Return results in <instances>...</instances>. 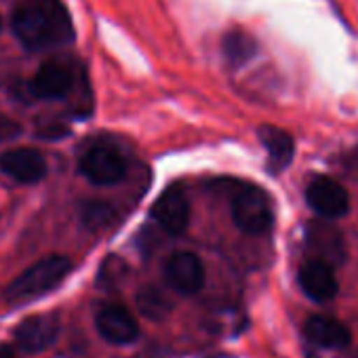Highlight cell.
Instances as JSON below:
<instances>
[{
  "instance_id": "ba28073f",
  "label": "cell",
  "mask_w": 358,
  "mask_h": 358,
  "mask_svg": "<svg viewBox=\"0 0 358 358\" xmlns=\"http://www.w3.org/2000/svg\"><path fill=\"white\" fill-rule=\"evenodd\" d=\"M0 171L20 184H38L47 175V160L38 150L15 148L0 156Z\"/></svg>"
},
{
  "instance_id": "ffe728a7",
  "label": "cell",
  "mask_w": 358,
  "mask_h": 358,
  "mask_svg": "<svg viewBox=\"0 0 358 358\" xmlns=\"http://www.w3.org/2000/svg\"><path fill=\"white\" fill-rule=\"evenodd\" d=\"M0 28H3V20H0Z\"/></svg>"
},
{
  "instance_id": "3957f363",
  "label": "cell",
  "mask_w": 358,
  "mask_h": 358,
  "mask_svg": "<svg viewBox=\"0 0 358 358\" xmlns=\"http://www.w3.org/2000/svg\"><path fill=\"white\" fill-rule=\"evenodd\" d=\"M230 211L236 228L249 236H259L270 232L274 224L272 201L257 186H241L234 190L230 201Z\"/></svg>"
},
{
  "instance_id": "6da1fadb",
  "label": "cell",
  "mask_w": 358,
  "mask_h": 358,
  "mask_svg": "<svg viewBox=\"0 0 358 358\" xmlns=\"http://www.w3.org/2000/svg\"><path fill=\"white\" fill-rule=\"evenodd\" d=\"M13 32L30 51H45L74 41L72 17L62 0H24L17 5Z\"/></svg>"
},
{
  "instance_id": "5b68a950",
  "label": "cell",
  "mask_w": 358,
  "mask_h": 358,
  "mask_svg": "<svg viewBox=\"0 0 358 358\" xmlns=\"http://www.w3.org/2000/svg\"><path fill=\"white\" fill-rule=\"evenodd\" d=\"M164 278L173 291L182 295H194L205 285L203 262L190 251H177L164 264Z\"/></svg>"
},
{
  "instance_id": "4fadbf2b",
  "label": "cell",
  "mask_w": 358,
  "mask_h": 358,
  "mask_svg": "<svg viewBox=\"0 0 358 358\" xmlns=\"http://www.w3.org/2000/svg\"><path fill=\"white\" fill-rule=\"evenodd\" d=\"M306 335L312 343H316L318 348H327V350H337V348H345L352 341V333L350 329L331 316H310L306 320Z\"/></svg>"
},
{
  "instance_id": "8992f818",
  "label": "cell",
  "mask_w": 358,
  "mask_h": 358,
  "mask_svg": "<svg viewBox=\"0 0 358 358\" xmlns=\"http://www.w3.org/2000/svg\"><path fill=\"white\" fill-rule=\"evenodd\" d=\"M308 205L327 220H339L350 211V196L331 177H314L306 188Z\"/></svg>"
},
{
  "instance_id": "d6986e66",
  "label": "cell",
  "mask_w": 358,
  "mask_h": 358,
  "mask_svg": "<svg viewBox=\"0 0 358 358\" xmlns=\"http://www.w3.org/2000/svg\"><path fill=\"white\" fill-rule=\"evenodd\" d=\"M0 358H15V352L9 345H0Z\"/></svg>"
},
{
  "instance_id": "8fae6325",
  "label": "cell",
  "mask_w": 358,
  "mask_h": 358,
  "mask_svg": "<svg viewBox=\"0 0 358 358\" xmlns=\"http://www.w3.org/2000/svg\"><path fill=\"white\" fill-rule=\"evenodd\" d=\"M74 85V74L62 59L45 62L32 78V93L38 99H62L70 93Z\"/></svg>"
},
{
  "instance_id": "7c38bea8",
  "label": "cell",
  "mask_w": 358,
  "mask_h": 358,
  "mask_svg": "<svg viewBox=\"0 0 358 358\" xmlns=\"http://www.w3.org/2000/svg\"><path fill=\"white\" fill-rule=\"evenodd\" d=\"M299 285L303 293L318 303L331 301L339 291V282L331 264L322 259H308L299 268Z\"/></svg>"
},
{
  "instance_id": "e0dca14e",
  "label": "cell",
  "mask_w": 358,
  "mask_h": 358,
  "mask_svg": "<svg viewBox=\"0 0 358 358\" xmlns=\"http://www.w3.org/2000/svg\"><path fill=\"white\" fill-rule=\"evenodd\" d=\"M137 301H139V308H141L148 316H158L162 310H166V303H164V301L158 297V293H154L152 289L141 291L139 297H137Z\"/></svg>"
},
{
  "instance_id": "5bb4252c",
  "label": "cell",
  "mask_w": 358,
  "mask_h": 358,
  "mask_svg": "<svg viewBox=\"0 0 358 358\" xmlns=\"http://www.w3.org/2000/svg\"><path fill=\"white\" fill-rule=\"evenodd\" d=\"M266 152H268V169L270 173L278 175L282 169H287L293 160V152H295V143L293 137L278 129V127H262L257 131Z\"/></svg>"
},
{
  "instance_id": "30bf717a",
  "label": "cell",
  "mask_w": 358,
  "mask_h": 358,
  "mask_svg": "<svg viewBox=\"0 0 358 358\" xmlns=\"http://www.w3.org/2000/svg\"><path fill=\"white\" fill-rule=\"evenodd\" d=\"M59 335V322L53 314H36L22 320L15 329V341L26 352H43L55 343Z\"/></svg>"
},
{
  "instance_id": "ac0fdd59",
  "label": "cell",
  "mask_w": 358,
  "mask_h": 358,
  "mask_svg": "<svg viewBox=\"0 0 358 358\" xmlns=\"http://www.w3.org/2000/svg\"><path fill=\"white\" fill-rule=\"evenodd\" d=\"M11 127H13V129H17V127H15L13 122H9L7 118H3V116H0V139H3V137H5L7 133H11Z\"/></svg>"
},
{
  "instance_id": "52a82bcc",
  "label": "cell",
  "mask_w": 358,
  "mask_h": 358,
  "mask_svg": "<svg viewBox=\"0 0 358 358\" xmlns=\"http://www.w3.org/2000/svg\"><path fill=\"white\" fill-rule=\"evenodd\" d=\"M152 217L158 222L162 230L177 236L184 234L190 224V203L186 194L177 186H169L154 203Z\"/></svg>"
},
{
  "instance_id": "9c48e42d",
  "label": "cell",
  "mask_w": 358,
  "mask_h": 358,
  "mask_svg": "<svg viewBox=\"0 0 358 358\" xmlns=\"http://www.w3.org/2000/svg\"><path fill=\"white\" fill-rule=\"evenodd\" d=\"M95 327L99 335L114 345H127L133 343L139 335L137 320L133 314L122 306H106L95 316Z\"/></svg>"
},
{
  "instance_id": "277c9868",
  "label": "cell",
  "mask_w": 358,
  "mask_h": 358,
  "mask_svg": "<svg viewBox=\"0 0 358 358\" xmlns=\"http://www.w3.org/2000/svg\"><path fill=\"white\" fill-rule=\"evenodd\" d=\"M80 173L95 186H114L127 175V160L118 148L93 143L80 158Z\"/></svg>"
},
{
  "instance_id": "7a4b0ae2",
  "label": "cell",
  "mask_w": 358,
  "mask_h": 358,
  "mask_svg": "<svg viewBox=\"0 0 358 358\" xmlns=\"http://www.w3.org/2000/svg\"><path fill=\"white\" fill-rule=\"evenodd\" d=\"M72 270V262L66 255H49L28 270H24L9 287H7V299L17 301H32L36 297H43L51 293Z\"/></svg>"
},
{
  "instance_id": "9a60e30c",
  "label": "cell",
  "mask_w": 358,
  "mask_h": 358,
  "mask_svg": "<svg viewBox=\"0 0 358 358\" xmlns=\"http://www.w3.org/2000/svg\"><path fill=\"white\" fill-rule=\"evenodd\" d=\"M222 49L232 66H243L257 53V43L245 30H230L222 41Z\"/></svg>"
},
{
  "instance_id": "2e32d148",
  "label": "cell",
  "mask_w": 358,
  "mask_h": 358,
  "mask_svg": "<svg viewBox=\"0 0 358 358\" xmlns=\"http://www.w3.org/2000/svg\"><path fill=\"white\" fill-rule=\"evenodd\" d=\"M112 215H114L112 207L108 203H101V201H89L83 207V222H85V226H89L93 230L103 228L106 224H110Z\"/></svg>"
}]
</instances>
